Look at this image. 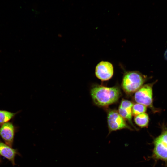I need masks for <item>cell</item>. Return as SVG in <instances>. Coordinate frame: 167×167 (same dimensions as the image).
Returning <instances> with one entry per match:
<instances>
[{"mask_svg": "<svg viewBox=\"0 0 167 167\" xmlns=\"http://www.w3.org/2000/svg\"><path fill=\"white\" fill-rule=\"evenodd\" d=\"M147 79V76L138 71H126L122 79V88L126 94H131L140 88Z\"/></svg>", "mask_w": 167, "mask_h": 167, "instance_id": "7a4b0ae2", "label": "cell"}, {"mask_svg": "<svg viewBox=\"0 0 167 167\" xmlns=\"http://www.w3.org/2000/svg\"><path fill=\"white\" fill-rule=\"evenodd\" d=\"M114 68L110 62L102 61L98 63L95 68L96 76L101 80L107 81L110 79L113 75Z\"/></svg>", "mask_w": 167, "mask_h": 167, "instance_id": "8992f818", "label": "cell"}, {"mask_svg": "<svg viewBox=\"0 0 167 167\" xmlns=\"http://www.w3.org/2000/svg\"><path fill=\"white\" fill-rule=\"evenodd\" d=\"M15 133V129L13 124L9 122L6 123L0 127V136L6 144L12 147Z\"/></svg>", "mask_w": 167, "mask_h": 167, "instance_id": "52a82bcc", "label": "cell"}, {"mask_svg": "<svg viewBox=\"0 0 167 167\" xmlns=\"http://www.w3.org/2000/svg\"><path fill=\"white\" fill-rule=\"evenodd\" d=\"M17 153L16 150L0 142V154L9 160L13 165H15V157Z\"/></svg>", "mask_w": 167, "mask_h": 167, "instance_id": "9c48e42d", "label": "cell"}, {"mask_svg": "<svg viewBox=\"0 0 167 167\" xmlns=\"http://www.w3.org/2000/svg\"><path fill=\"white\" fill-rule=\"evenodd\" d=\"M156 82L143 85L135 92L134 96L136 102L148 107L154 112L158 111L153 105V87Z\"/></svg>", "mask_w": 167, "mask_h": 167, "instance_id": "277c9868", "label": "cell"}, {"mask_svg": "<svg viewBox=\"0 0 167 167\" xmlns=\"http://www.w3.org/2000/svg\"><path fill=\"white\" fill-rule=\"evenodd\" d=\"M133 103L131 101L123 99L120 104L118 108V112L119 114L126 120L135 129L132 122V108Z\"/></svg>", "mask_w": 167, "mask_h": 167, "instance_id": "ba28073f", "label": "cell"}, {"mask_svg": "<svg viewBox=\"0 0 167 167\" xmlns=\"http://www.w3.org/2000/svg\"><path fill=\"white\" fill-rule=\"evenodd\" d=\"M17 113V112L14 113L6 110H0V125L9 122Z\"/></svg>", "mask_w": 167, "mask_h": 167, "instance_id": "8fae6325", "label": "cell"}, {"mask_svg": "<svg viewBox=\"0 0 167 167\" xmlns=\"http://www.w3.org/2000/svg\"></svg>", "mask_w": 167, "mask_h": 167, "instance_id": "5bb4252c", "label": "cell"}, {"mask_svg": "<svg viewBox=\"0 0 167 167\" xmlns=\"http://www.w3.org/2000/svg\"><path fill=\"white\" fill-rule=\"evenodd\" d=\"M153 148L150 158L167 162V127H163L160 135L153 142Z\"/></svg>", "mask_w": 167, "mask_h": 167, "instance_id": "3957f363", "label": "cell"}, {"mask_svg": "<svg viewBox=\"0 0 167 167\" xmlns=\"http://www.w3.org/2000/svg\"><path fill=\"white\" fill-rule=\"evenodd\" d=\"M134 121L135 123L141 128L147 127L149 124V117L145 113L134 116Z\"/></svg>", "mask_w": 167, "mask_h": 167, "instance_id": "30bf717a", "label": "cell"}, {"mask_svg": "<svg viewBox=\"0 0 167 167\" xmlns=\"http://www.w3.org/2000/svg\"><path fill=\"white\" fill-rule=\"evenodd\" d=\"M164 57L165 60H167V49L166 50L165 53Z\"/></svg>", "mask_w": 167, "mask_h": 167, "instance_id": "4fadbf2b", "label": "cell"}, {"mask_svg": "<svg viewBox=\"0 0 167 167\" xmlns=\"http://www.w3.org/2000/svg\"><path fill=\"white\" fill-rule=\"evenodd\" d=\"M107 119L109 134L112 131L123 129L133 130L116 110H109L108 112Z\"/></svg>", "mask_w": 167, "mask_h": 167, "instance_id": "5b68a950", "label": "cell"}, {"mask_svg": "<svg viewBox=\"0 0 167 167\" xmlns=\"http://www.w3.org/2000/svg\"><path fill=\"white\" fill-rule=\"evenodd\" d=\"M147 107L145 105L139 103L133 104L132 108V115L135 116L145 113L147 110Z\"/></svg>", "mask_w": 167, "mask_h": 167, "instance_id": "7c38bea8", "label": "cell"}, {"mask_svg": "<svg viewBox=\"0 0 167 167\" xmlns=\"http://www.w3.org/2000/svg\"><path fill=\"white\" fill-rule=\"evenodd\" d=\"M90 94L94 103L101 107H106L116 102L121 95L118 86L110 87L99 85L92 87Z\"/></svg>", "mask_w": 167, "mask_h": 167, "instance_id": "6da1fadb", "label": "cell"}]
</instances>
